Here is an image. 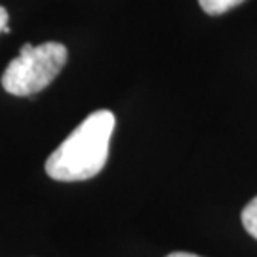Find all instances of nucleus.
I'll use <instances>...</instances> for the list:
<instances>
[{"instance_id": "nucleus-6", "label": "nucleus", "mask_w": 257, "mask_h": 257, "mask_svg": "<svg viewBox=\"0 0 257 257\" xmlns=\"http://www.w3.org/2000/svg\"><path fill=\"white\" fill-rule=\"evenodd\" d=\"M166 257H200V255H194V253H187V251H174V253H170V255Z\"/></svg>"}, {"instance_id": "nucleus-1", "label": "nucleus", "mask_w": 257, "mask_h": 257, "mask_svg": "<svg viewBox=\"0 0 257 257\" xmlns=\"http://www.w3.org/2000/svg\"><path fill=\"white\" fill-rule=\"evenodd\" d=\"M114 114L93 110L46 160V174L55 181H86L101 172L109 158Z\"/></svg>"}, {"instance_id": "nucleus-5", "label": "nucleus", "mask_w": 257, "mask_h": 257, "mask_svg": "<svg viewBox=\"0 0 257 257\" xmlns=\"http://www.w3.org/2000/svg\"><path fill=\"white\" fill-rule=\"evenodd\" d=\"M6 27H8V12L4 6H0V33H4Z\"/></svg>"}, {"instance_id": "nucleus-4", "label": "nucleus", "mask_w": 257, "mask_h": 257, "mask_svg": "<svg viewBox=\"0 0 257 257\" xmlns=\"http://www.w3.org/2000/svg\"><path fill=\"white\" fill-rule=\"evenodd\" d=\"M242 225L249 232V236L257 240V196L253 200H249L246 208L242 210Z\"/></svg>"}, {"instance_id": "nucleus-2", "label": "nucleus", "mask_w": 257, "mask_h": 257, "mask_svg": "<svg viewBox=\"0 0 257 257\" xmlns=\"http://www.w3.org/2000/svg\"><path fill=\"white\" fill-rule=\"evenodd\" d=\"M69 52L61 42L23 44L16 59H12L2 74V88L10 95L27 97L42 92L61 73Z\"/></svg>"}, {"instance_id": "nucleus-3", "label": "nucleus", "mask_w": 257, "mask_h": 257, "mask_svg": "<svg viewBox=\"0 0 257 257\" xmlns=\"http://www.w3.org/2000/svg\"><path fill=\"white\" fill-rule=\"evenodd\" d=\"M244 0H198L200 8L208 14V16H221L229 10L236 8Z\"/></svg>"}]
</instances>
